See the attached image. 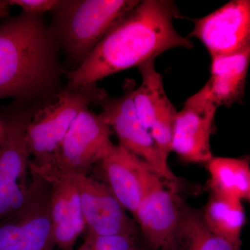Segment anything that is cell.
<instances>
[{"label": "cell", "mask_w": 250, "mask_h": 250, "mask_svg": "<svg viewBox=\"0 0 250 250\" xmlns=\"http://www.w3.org/2000/svg\"><path fill=\"white\" fill-rule=\"evenodd\" d=\"M180 16L172 0L139 1L80 66L66 72L67 88L97 86L99 81L139 67L169 49L193 48V42L174 27V19Z\"/></svg>", "instance_id": "6da1fadb"}, {"label": "cell", "mask_w": 250, "mask_h": 250, "mask_svg": "<svg viewBox=\"0 0 250 250\" xmlns=\"http://www.w3.org/2000/svg\"><path fill=\"white\" fill-rule=\"evenodd\" d=\"M60 50L42 14L0 22V100L42 106L62 91Z\"/></svg>", "instance_id": "7a4b0ae2"}, {"label": "cell", "mask_w": 250, "mask_h": 250, "mask_svg": "<svg viewBox=\"0 0 250 250\" xmlns=\"http://www.w3.org/2000/svg\"><path fill=\"white\" fill-rule=\"evenodd\" d=\"M139 0H59L49 31L70 70H75ZM68 71V72H69Z\"/></svg>", "instance_id": "3957f363"}, {"label": "cell", "mask_w": 250, "mask_h": 250, "mask_svg": "<svg viewBox=\"0 0 250 250\" xmlns=\"http://www.w3.org/2000/svg\"><path fill=\"white\" fill-rule=\"evenodd\" d=\"M106 93L97 86L65 87L53 101L34 112L26 129L31 175L43 178L48 174L56 152L75 118L91 104H97Z\"/></svg>", "instance_id": "277c9868"}, {"label": "cell", "mask_w": 250, "mask_h": 250, "mask_svg": "<svg viewBox=\"0 0 250 250\" xmlns=\"http://www.w3.org/2000/svg\"><path fill=\"white\" fill-rule=\"evenodd\" d=\"M40 107L13 101L0 108L4 129L0 142V220L20 208L30 190L32 180L27 181L30 156L26 129Z\"/></svg>", "instance_id": "5b68a950"}, {"label": "cell", "mask_w": 250, "mask_h": 250, "mask_svg": "<svg viewBox=\"0 0 250 250\" xmlns=\"http://www.w3.org/2000/svg\"><path fill=\"white\" fill-rule=\"evenodd\" d=\"M26 200L0 220V250H55L50 213V183L31 176Z\"/></svg>", "instance_id": "8992f818"}, {"label": "cell", "mask_w": 250, "mask_h": 250, "mask_svg": "<svg viewBox=\"0 0 250 250\" xmlns=\"http://www.w3.org/2000/svg\"><path fill=\"white\" fill-rule=\"evenodd\" d=\"M111 129L100 113L85 108L77 116L59 146L48 180L59 174L89 175L90 171L108 155L115 145Z\"/></svg>", "instance_id": "52a82bcc"}, {"label": "cell", "mask_w": 250, "mask_h": 250, "mask_svg": "<svg viewBox=\"0 0 250 250\" xmlns=\"http://www.w3.org/2000/svg\"><path fill=\"white\" fill-rule=\"evenodd\" d=\"M134 88L132 81H129L125 85L124 93L121 96L112 98L106 93L97 104L102 108L100 114L116 133L118 146L147 163L164 180L176 182L177 177L169 167L163 164L150 133L143 126L136 115L132 99Z\"/></svg>", "instance_id": "ba28073f"}, {"label": "cell", "mask_w": 250, "mask_h": 250, "mask_svg": "<svg viewBox=\"0 0 250 250\" xmlns=\"http://www.w3.org/2000/svg\"><path fill=\"white\" fill-rule=\"evenodd\" d=\"M218 106L208 85L190 97L174 120L172 151L186 163H207L213 158L210 135Z\"/></svg>", "instance_id": "9c48e42d"}, {"label": "cell", "mask_w": 250, "mask_h": 250, "mask_svg": "<svg viewBox=\"0 0 250 250\" xmlns=\"http://www.w3.org/2000/svg\"><path fill=\"white\" fill-rule=\"evenodd\" d=\"M174 183L156 179L133 215L143 243L152 250H175L181 198Z\"/></svg>", "instance_id": "30bf717a"}, {"label": "cell", "mask_w": 250, "mask_h": 250, "mask_svg": "<svg viewBox=\"0 0 250 250\" xmlns=\"http://www.w3.org/2000/svg\"><path fill=\"white\" fill-rule=\"evenodd\" d=\"M190 20L194 28L187 38L201 41L210 57L250 47V0H232L205 17Z\"/></svg>", "instance_id": "8fae6325"}, {"label": "cell", "mask_w": 250, "mask_h": 250, "mask_svg": "<svg viewBox=\"0 0 250 250\" xmlns=\"http://www.w3.org/2000/svg\"><path fill=\"white\" fill-rule=\"evenodd\" d=\"M73 176L80 192L85 232L98 236H139L131 220L106 184L90 175Z\"/></svg>", "instance_id": "7c38bea8"}, {"label": "cell", "mask_w": 250, "mask_h": 250, "mask_svg": "<svg viewBox=\"0 0 250 250\" xmlns=\"http://www.w3.org/2000/svg\"><path fill=\"white\" fill-rule=\"evenodd\" d=\"M94 168L98 170L97 179L108 186L132 215L148 189L161 177L147 163L116 145Z\"/></svg>", "instance_id": "4fadbf2b"}, {"label": "cell", "mask_w": 250, "mask_h": 250, "mask_svg": "<svg viewBox=\"0 0 250 250\" xmlns=\"http://www.w3.org/2000/svg\"><path fill=\"white\" fill-rule=\"evenodd\" d=\"M50 213L54 242L60 250H73L86 228L78 188L73 176L59 174L49 179Z\"/></svg>", "instance_id": "5bb4252c"}, {"label": "cell", "mask_w": 250, "mask_h": 250, "mask_svg": "<svg viewBox=\"0 0 250 250\" xmlns=\"http://www.w3.org/2000/svg\"><path fill=\"white\" fill-rule=\"evenodd\" d=\"M250 61V47L229 55L211 57L207 84L217 106H231L244 98Z\"/></svg>", "instance_id": "9a60e30c"}, {"label": "cell", "mask_w": 250, "mask_h": 250, "mask_svg": "<svg viewBox=\"0 0 250 250\" xmlns=\"http://www.w3.org/2000/svg\"><path fill=\"white\" fill-rule=\"evenodd\" d=\"M138 68L142 82L133 91V103L140 122L149 131L156 123L175 118L177 111L166 93L163 75L156 70L155 59Z\"/></svg>", "instance_id": "2e32d148"}, {"label": "cell", "mask_w": 250, "mask_h": 250, "mask_svg": "<svg viewBox=\"0 0 250 250\" xmlns=\"http://www.w3.org/2000/svg\"><path fill=\"white\" fill-rule=\"evenodd\" d=\"M201 212L202 219L210 232L241 248L242 230L246 222L243 202L211 192Z\"/></svg>", "instance_id": "e0dca14e"}, {"label": "cell", "mask_w": 250, "mask_h": 250, "mask_svg": "<svg viewBox=\"0 0 250 250\" xmlns=\"http://www.w3.org/2000/svg\"><path fill=\"white\" fill-rule=\"evenodd\" d=\"M207 166L211 192L238 201H250V167L248 159L213 156Z\"/></svg>", "instance_id": "ac0fdd59"}, {"label": "cell", "mask_w": 250, "mask_h": 250, "mask_svg": "<svg viewBox=\"0 0 250 250\" xmlns=\"http://www.w3.org/2000/svg\"><path fill=\"white\" fill-rule=\"evenodd\" d=\"M175 250H242L210 232L202 219L201 209L189 207L181 199Z\"/></svg>", "instance_id": "d6986e66"}, {"label": "cell", "mask_w": 250, "mask_h": 250, "mask_svg": "<svg viewBox=\"0 0 250 250\" xmlns=\"http://www.w3.org/2000/svg\"><path fill=\"white\" fill-rule=\"evenodd\" d=\"M143 243L139 236H98L85 232L83 243L73 250H139Z\"/></svg>", "instance_id": "ffe728a7"}, {"label": "cell", "mask_w": 250, "mask_h": 250, "mask_svg": "<svg viewBox=\"0 0 250 250\" xmlns=\"http://www.w3.org/2000/svg\"><path fill=\"white\" fill-rule=\"evenodd\" d=\"M10 6L16 5L28 14H42L52 12L58 4L59 0H8Z\"/></svg>", "instance_id": "44dd1931"}, {"label": "cell", "mask_w": 250, "mask_h": 250, "mask_svg": "<svg viewBox=\"0 0 250 250\" xmlns=\"http://www.w3.org/2000/svg\"><path fill=\"white\" fill-rule=\"evenodd\" d=\"M10 6L8 0H0V20L9 17Z\"/></svg>", "instance_id": "7402d4cb"}, {"label": "cell", "mask_w": 250, "mask_h": 250, "mask_svg": "<svg viewBox=\"0 0 250 250\" xmlns=\"http://www.w3.org/2000/svg\"><path fill=\"white\" fill-rule=\"evenodd\" d=\"M3 133H4V129H3V125L0 121V142H1V139H2Z\"/></svg>", "instance_id": "603a6c76"}, {"label": "cell", "mask_w": 250, "mask_h": 250, "mask_svg": "<svg viewBox=\"0 0 250 250\" xmlns=\"http://www.w3.org/2000/svg\"><path fill=\"white\" fill-rule=\"evenodd\" d=\"M139 250H152V249H150V248H148L147 246H146V245L144 244V243H142V245H141V246L140 247Z\"/></svg>", "instance_id": "cb8c5ba5"}]
</instances>
